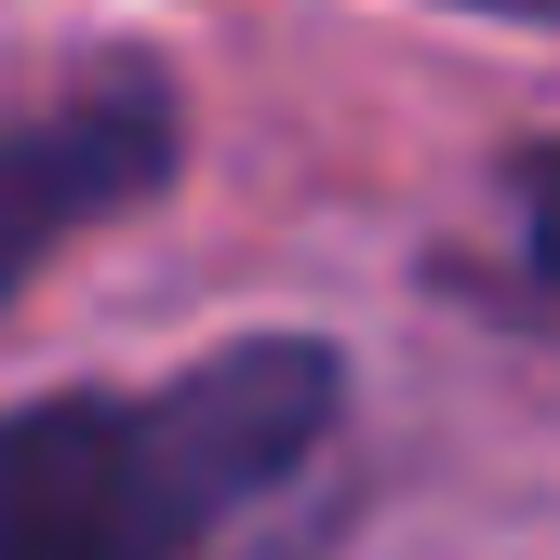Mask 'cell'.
<instances>
[{
    "mask_svg": "<svg viewBox=\"0 0 560 560\" xmlns=\"http://www.w3.org/2000/svg\"><path fill=\"white\" fill-rule=\"evenodd\" d=\"M347 428L334 334H241L174 387H54L0 413V560H200Z\"/></svg>",
    "mask_w": 560,
    "mask_h": 560,
    "instance_id": "6da1fadb",
    "label": "cell"
},
{
    "mask_svg": "<svg viewBox=\"0 0 560 560\" xmlns=\"http://www.w3.org/2000/svg\"><path fill=\"white\" fill-rule=\"evenodd\" d=\"M161 174H174V94L148 67H107L81 94L0 120V307H14L81 228L161 200Z\"/></svg>",
    "mask_w": 560,
    "mask_h": 560,
    "instance_id": "7a4b0ae2",
    "label": "cell"
},
{
    "mask_svg": "<svg viewBox=\"0 0 560 560\" xmlns=\"http://www.w3.org/2000/svg\"><path fill=\"white\" fill-rule=\"evenodd\" d=\"M521 254H534V280L560 294V148L521 161Z\"/></svg>",
    "mask_w": 560,
    "mask_h": 560,
    "instance_id": "3957f363",
    "label": "cell"
},
{
    "mask_svg": "<svg viewBox=\"0 0 560 560\" xmlns=\"http://www.w3.org/2000/svg\"><path fill=\"white\" fill-rule=\"evenodd\" d=\"M441 14H494V27H560V0H441Z\"/></svg>",
    "mask_w": 560,
    "mask_h": 560,
    "instance_id": "277c9868",
    "label": "cell"
}]
</instances>
